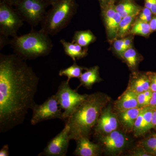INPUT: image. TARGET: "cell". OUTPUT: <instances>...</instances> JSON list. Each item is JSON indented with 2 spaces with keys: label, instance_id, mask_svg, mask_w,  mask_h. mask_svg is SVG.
I'll list each match as a JSON object with an SVG mask.
<instances>
[{
  "label": "cell",
  "instance_id": "6da1fadb",
  "mask_svg": "<svg viewBox=\"0 0 156 156\" xmlns=\"http://www.w3.org/2000/svg\"><path fill=\"white\" fill-rule=\"evenodd\" d=\"M39 78L25 59L14 54H0V132L23 122L36 105Z\"/></svg>",
  "mask_w": 156,
  "mask_h": 156
},
{
  "label": "cell",
  "instance_id": "7a4b0ae2",
  "mask_svg": "<svg viewBox=\"0 0 156 156\" xmlns=\"http://www.w3.org/2000/svg\"><path fill=\"white\" fill-rule=\"evenodd\" d=\"M110 98L100 92L88 95L83 102L66 120L69 127L70 140L82 137H89L92 128L97 124Z\"/></svg>",
  "mask_w": 156,
  "mask_h": 156
},
{
  "label": "cell",
  "instance_id": "3957f363",
  "mask_svg": "<svg viewBox=\"0 0 156 156\" xmlns=\"http://www.w3.org/2000/svg\"><path fill=\"white\" fill-rule=\"evenodd\" d=\"M49 35L41 29L12 38L10 44L15 54L24 59L48 56L53 48Z\"/></svg>",
  "mask_w": 156,
  "mask_h": 156
},
{
  "label": "cell",
  "instance_id": "277c9868",
  "mask_svg": "<svg viewBox=\"0 0 156 156\" xmlns=\"http://www.w3.org/2000/svg\"><path fill=\"white\" fill-rule=\"evenodd\" d=\"M76 9L75 0H59L47 12L41 23L42 30L54 36L64 29L70 22Z\"/></svg>",
  "mask_w": 156,
  "mask_h": 156
},
{
  "label": "cell",
  "instance_id": "5b68a950",
  "mask_svg": "<svg viewBox=\"0 0 156 156\" xmlns=\"http://www.w3.org/2000/svg\"><path fill=\"white\" fill-rule=\"evenodd\" d=\"M59 107L63 110V120L67 119L88 95L79 94L76 90L70 87L69 83L62 81L58 86L56 94Z\"/></svg>",
  "mask_w": 156,
  "mask_h": 156
},
{
  "label": "cell",
  "instance_id": "8992f818",
  "mask_svg": "<svg viewBox=\"0 0 156 156\" xmlns=\"http://www.w3.org/2000/svg\"><path fill=\"white\" fill-rule=\"evenodd\" d=\"M48 6L43 0H20L14 7L24 21L35 27L42 22Z\"/></svg>",
  "mask_w": 156,
  "mask_h": 156
},
{
  "label": "cell",
  "instance_id": "52a82bcc",
  "mask_svg": "<svg viewBox=\"0 0 156 156\" xmlns=\"http://www.w3.org/2000/svg\"><path fill=\"white\" fill-rule=\"evenodd\" d=\"M23 20L13 6L0 2V36L12 38L23 25Z\"/></svg>",
  "mask_w": 156,
  "mask_h": 156
},
{
  "label": "cell",
  "instance_id": "ba28073f",
  "mask_svg": "<svg viewBox=\"0 0 156 156\" xmlns=\"http://www.w3.org/2000/svg\"><path fill=\"white\" fill-rule=\"evenodd\" d=\"M32 110L33 114L30 123L33 126L47 120H63V112L59 107L55 95L48 98L42 104H36Z\"/></svg>",
  "mask_w": 156,
  "mask_h": 156
},
{
  "label": "cell",
  "instance_id": "9c48e42d",
  "mask_svg": "<svg viewBox=\"0 0 156 156\" xmlns=\"http://www.w3.org/2000/svg\"><path fill=\"white\" fill-rule=\"evenodd\" d=\"M69 134V126L65 123L64 128L61 132L50 140L43 151L38 156H66L70 140Z\"/></svg>",
  "mask_w": 156,
  "mask_h": 156
},
{
  "label": "cell",
  "instance_id": "30bf717a",
  "mask_svg": "<svg viewBox=\"0 0 156 156\" xmlns=\"http://www.w3.org/2000/svg\"><path fill=\"white\" fill-rule=\"evenodd\" d=\"M101 8L108 39L110 41L113 42L117 39L122 17L116 10L115 2L101 6Z\"/></svg>",
  "mask_w": 156,
  "mask_h": 156
},
{
  "label": "cell",
  "instance_id": "8fae6325",
  "mask_svg": "<svg viewBox=\"0 0 156 156\" xmlns=\"http://www.w3.org/2000/svg\"><path fill=\"white\" fill-rule=\"evenodd\" d=\"M118 120L111 107L105 108L95 126V133L98 135H105L116 131L119 126Z\"/></svg>",
  "mask_w": 156,
  "mask_h": 156
},
{
  "label": "cell",
  "instance_id": "7c38bea8",
  "mask_svg": "<svg viewBox=\"0 0 156 156\" xmlns=\"http://www.w3.org/2000/svg\"><path fill=\"white\" fill-rule=\"evenodd\" d=\"M99 140L106 150L112 154L122 151L126 144L124 134L117 130L109 134L100 135Z\"/></svg>",
  "mask_w": 156,
  "mask_h": 156
},
{
  "label": "cell",
  "instance_id": "4fadbf2b",
  "mask_svg": "<svg viewBox=\"0 0 156 156\" xmlns=\"http://www.w3.org/2000/svg\"><path fill=\"white\" fill-rule=\"evenodd\" d=\"M127 88L137 94L150 89V83L147 72H134L130 75Z\"/></svg>",
  "mask_w": 156,
  "mask_h": 156
},
{
  "label": "cell",
  "instance_id": "5bb4252c",
  "mask_svg": "<svg viewBox=\"0 0 156 156\" xmlns=\"http://www.w3.org/2000/svg\"><path fill=\"white\" fill-rule=\"evenodd\" d=\"M76 147L73 154L78 156H97L100 152V146L91 142L89 137H82L76 140Z\"/></svg>",
  "mask_w": 156,
  "mask_h": 156
},
{
  "label": "cell",
  "instance_id": "9a60e30c",
  "mask_svg": "<svg viewBox=\"0 0 156 156\" xmlns=\"http://www.w3.org/2000/svg\"><path fill=\"white\" fill-rule=\"evenodd\" d=\"M136 107H139L137 94L128 88L115 103V108L118 112Z\"/></svg>",
  "mask_w": 156,
  "mask_h": 156
},
{
  "label": "cell",
  "instance_id": "2e32d148",
  "mask_svg": "<svg viewBox=\"0 0 156 156\" xmlns=\"http://www.w3.org/2000/svg\"><path fill=\"white\" fill-rule=\"evenodd\" d=\"M143 107L129 109L119 112L118 119L127 131H132L135 121Z\"/></svg>",
  "mask_w": 156,
  "mask_h": 156
},
{
  "label": "cell",
  "instance_id": "e0dca14e",
  "mask_svg": "<svg viewBox=\"0 0 156 156\" xmlns=\"http://www.w3.org/2000/svg\"><path fill=\"white\" fill-rule=\"evenodd\" d=\"M60 42L65 54L74 62L86 57L88 54V48H83L76 43L66 41L64 39H61Z\"/></svg>",
  "mask_w": 156,
  "mask_h": 156
},
{
  "label": "cell",
  "instance_id": "ac0fdd59",
  "mask_svg": "<svg viewBox=\"0 0 156 156\" xmlns=\"http://www.w3.org/2000/svg\"><path fill=\"white\" fill-rule=\"evenodd\" d=\"M99 69L97 66L87 68L86 71L83 73L79 78L80 83V87L83 86L89 89L95 83L100 82L101 79L99 75Z\"/></svg>",
  "mask_w": 156,
  "mask_h": 156
},
{
  "label": "cell",
  "instance_id": "d6986e66",
  "mask_svg": "<svg viewBox=\"0 0 156 156\" xmlns=\"http://www.w3.org/2000/svg\"><path fill=\"white\" fill-rule=\"evenodd\" d=\"M116 11L122 18L140 13L142 8L130 0H124L115 5Z\"/></svg>",
  "mask_w": 156,
  "mask_h": 156
},
{
  "label": "cell",
  "instance_id": "ffe728a7",
  "mask_svg": "<svg viewBox=\"0 0 156 156\" xmlns=\"http://www.w3.org/2000/svg\"><path fill=\"white\" fill-rule=\"evenodd\" d=\"M96 40V37L90 30L77 31L74 34L72 42L76 43L83 48H88Z\"/></svg>",
  "mask_w": 156,
  "mask_h": 156
},
{
  "label": "cell",
  "instance_id": "44dd1931",
  "mask_svg": "<svg viewBox=\"0 0 156 156\" xmlns=\"http://www.w3.org/2000/svg\"><path fill=\"white\" fill-rule=\"evenodd\" d=\"M139 14L136 13L122 18L120 23L117 38H122L129 35L134 21Z\"/></svg>",
  "mask_w": 156,
  "mask_h": 156
},
{
  "label": "cell",
  "instance_id": "7402d4cb",
  "mask_svg": "<svg viewBox=\"0 0 156 156\" xmlns=\"http://www.w3.org/2000/svg\"><path fill=\"white\" fill-rule=\"evenodd\" d=\"M151 33H152L149 23L142 21L137 17L131 29L129 35H139L148 37Z\"/></svg>",
  "mask_w": 156,
  "mask_h": 156
},
{
  "label": "cell",
  "instance_id": "603a6c76",
  "mask_svg": "<svg viewBox=\"0 0 156 156\" xmlns=\"http://www.w3.org/2000/svg\"><path fill=\"white\" fill-rule=\"evenodd\" d=\"M87 69V68L80 66L74 62L73 64L69 67L61 69L58 73L60 76H66L67 78L66 81L69 83L70 80L73 78H80L83 73L84 70Z\"/></svg>",
  "mask_w": 156,
  "mask_h": 156
},
{
  "label": "cell",
  "instance_id": "cb8c5ba5",
  "mask_svg": "<svg viewBox=\"0 0 156 156\" xmlns=\"http://www.w3.org/2000/svg\"><path fill=\"white\" fill-rule=\"evenodd\" d=\"M131 35L122 38H117L113 41V48L115 52L121 56L127 49L133 47V37Z\"/></svg>",
  "mask_w": 156,
  "mask_h": 156
},
{
  "label": "cell",
  "instance_id": "d4e9b609",
  "mask_svg": "<svg viewBox=\"0 0 156 156\" xmlns=\"http://www.w3.org/2000/svg\"><path fill=\"white\" fill-rule=\"evenodd\" d=\"M130 69H136L139 61L138 53L133 47L124 51L120 56Z\"/></svg>",
  "mask_w": 156,
  "mask_h": 156
},
{
  "label": "cell",
  "instance_id": "484cf974",
  "mask_svg": "<svg viewBox=\"0 0 156 156\" xmlns=\"http://www.w3.org/2000/svg\"><path fill=\"white\" fill-rule=\"evenodd\" d=\"M154 109V108L149 106L144 108L142 125L140 132L139 136L145 134L148 131L153 128L152 119Z\"/></svg>",
  "mask_w": 156,
  "mask_h": 156
},
{
  "label": "cell",
  "instance_id": "4316f807",
  "mask_svg": "<svg viewBox=\"0 0 156 156\" xmlns=\"http://www.w3.org/2000/svg\"><path fill=\"white\" fill-rule=\"evenodd\" d=\"M141 146L151 156H156V137L147 138L141 143Z\"/></svg>",
  "mask_w": 156,
  "mask_h": 156
},
{
  "label": "cell",
  "instance_id": "83f0119b",
  "mask_svg": "<svg viewBox=\"0 0 156 156\" xmlns=\"http://www.w3.org/2000/svg\"><path fill=\"white\" fill-rule=\"evenodd\" d=\"M153 92L151 89L137 94V101L139 107L149 106Z\"/></svg>",
  "mask_w": 156,
  "mask_h": 156
},
{
  "label": "cell",
  "instance_id": "f1b7e54d",
  "mask_svg": "<svg viewBox=\"0 0 156 156\" xmlns=\"http://www.w3.org/2000/svg\"><path fill=\"white\" fill-rule=\"evenodd\" d=\"M154 16L150 9L144 7L141 9L137 17L142 21L149 23Z\"/></svg>",
  "mask_w": 156,
  "mask_h": 156
},
{
  "label": "cell",
  "instance_id": "f546056e",
  "mask_svg": "<svg viewBox=\"0 0 156 156\" xmlns=\"http://www.w3.org/2000/svg\"><path fill=\"white\" fill-rule=\"evenodd\" d=\"M150 83V89L152 92H156V72H148Z\"/></svg>",
  "mask_w": 156,
  "mask_h": 156
},
{
  "label": "cell",
  "instance_id": "4dcf8cb0",
  "mask_svg": "<svg viewBox=\"0 0 156 156\" xmlns=\"http://www.w3.org/2000/svg\"><path fill=\"white\" fill-rule=\"evenodd\" d=\"M144 5L150 9L154 15H156V0H144Z\"/></svg>",
  "mask_w": 156,
  "mask_h": 156
},
{
  "label": "cell",
  "instance_id": "1f68e13d",
  "mask_svg": "<svg viewBox=\"0 0 156 156\" xmlns=\"http://www.w3.org/2000/svg\"><path fill=\"white\" fill-rule=\"evenodd\" d=\"M133 156H151V155L147 153L146 151L144 149V148L141 146V148L137 149L135 151H134L133 153Z\"/></svg>",
  "mask_w": 156,
  "mask_h": 156
},
{
  "label": "cell",
  "instance_id": "d6a6232c",
  "mask_svg": "<svg viewBox=\"0 0 156 156\" xmlns=\"http://www.w3.org/2000/svg\"><path fill=\"white\" fill-rule=\"evenodd\" d=\"M9 156V148L8 144H6L0 150V156Z\"/></svg>",
  "mask_w": 156,
  "mask_h": 156
},
{
  "label": "cell",
  "instance_id": "836d02e7",
  "mask_svg": "<svg viewBox=\"0 0 156 156\" xmlns=\"http://www.w3.org/2000/svg\"><path fill=\"white\" fill-rule=\"evenodd\" d=\"M151 33L156 31V15H154L152 19L149 22Z\"/></svg>",
  "mask_w": 156,
  "mask_h": 156
},
{
  "label": "cell",
  "instance_id": "e575fe53",
  "mask_svg": "<svg viewBox=\"0 0 156 156\" xmlns=\"http://www.w3.org/2000/svg\"><path fill=\"white\" fill-rule=\"evenodd\" d=\"M149 106L154 109H156V92H153Z\"/></svg>",
  "mask_w": 156,
  "mask_h": 156
},
{
  "label": "cell",
  "instance_id": "d590c367",
  "mask_svg": "<svg viewBox=\"0 0 156 156\" xmlns=\"http://www.w3.org/2000/svg\"><path fill=\"white\" fill-rule=\"evenodd\" d=\"M20 0H0V2H3L6 3V4H8V5L14 7V6Z\"/></svg>",
  "mask_w": 156,
  "mask_h": 156
},
{
  "label": "cell",
  "instance_id": "8d00e7d4",
  "mask_svg": "<svg viewBox=\"0 0 156 156\" xmlns=\"http://www.w3.org/2000/svg\"><path fill=\"white\" fill-rule=\"evenodd\" d=\"M153 128L156 129V109H154L152 119Z\"/></svg>",
  "mask_w": 156,
  "mask_h": 156
},
{
  "label": "cell",
  "instance_id": "74e56055",
  "mask_svg": "<svg viewBox=\"0 0 156 156\" xmlns=\"http://www.w3.org/2000/svg\"><path fill=\"white\" fill-rule=\"evenodd\" d=\"M100 3V6L105 5L110 3H114L115 0H98Z\"/></svg>",
  "mask_w": 156,
  "mask_h": 156
},
{
  "label": "cell",
  "instance_id": "f35d334b",
  "mask_svg": "<svg viewBox=\"0 0 156 156\" xmlns=\"http://www.w3.org/2000/svg\"><path fill=\"white\" fill-rule=\"evenodd\" d=\"M43 1H44L48 6H52L56 2H57L59 0H43Z\"/></svg>",
  "mask_w": 156,
  "mask_h": 156
},
{
  "label": "cell",
  "instance_id": "ab89813d",
  "mask_svg": "<svg viewBox=\"0 0 156 156\" xmlns=\"http://www.w3.org/2000/svg\"><path fill=\"white\" fill-rule=\"evenodd\" d=\"M153 136H155V137H156V134H154V135H153Z\"/></svg>",
  "mask_w": 156,
  "mask_h": 156
}]
</instances>
